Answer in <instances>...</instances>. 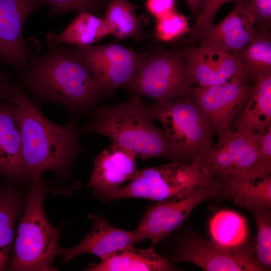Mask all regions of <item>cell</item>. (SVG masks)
I'll list each match as a JSON object with an SVG mask.
<instances>
[{
	"label": "cell",
	"mask_w": 271,
	"mask_h": 271,
	"mask_svg": "<svg viewBox=\"0 0 271 271\" xmlns=\"http://www.w3.org/2000/svg\"><path fill=\"white\" fill-rule=\"evenodd\" d=\"M13 103L20 129L25 174L33 182L47 171L64 172L79 151L77 128L73 123H54L17 86Z\"/></svg>",
	"instance_id": "obj_1"
},
{
	"label": "cell",
	"mask_w": 271,
	"mask_h": 271,
	"mask_svg": "<svg viewBox=\"0 0 271 271\" xmlns=\"http://www.w3.org/2000/svg\"><path fill=\"white\" fill-rule=\"evenodd\" d=\"M22 71L34 94L71 110L92 107L102 93L74 51L61 45L51 47L42 55H32Z\"/></svg>",
	"instance_id": "obj_2"
},
{
	"label": "cell",
	"mask_w": 271,
	"mask_h": 271,
	"mask_svg": "<svg viewBox=\"0 0 271 271\" xmlns=\"http://www.w3.org/2000/svg\"><path fill=\"white\" fill-rule=\"evenodd\" d=\"M155 119L151 105L143 103L142 96L133 94L124 102L96 108L82 130L105 136L144 160L163 157L180 162L163 130L155 125Z\"/></svg>",
	"instance_id": "obj_3"
},
{
	"label": "cell",
	"mask_w": 271,
	"mask_h": 271,
	"mask_svg": "<svg viewBox=\"0 0 271 271\" xmlns=\"http://www.w3.org/2000/svg\"><path fill=\"white\" fill-rule=\"evenodd\" d=\"M46 194L40 180L33 182L14 240L8 267L11 270H55L51 265L59 248V231L46 217Z\"/></svg>",
	"instance_id": "obj_4"
},
{
	"label": "cell",
	"mask_w": 271,
	"mask_h": 271,
	"mask_svg": "<svg viewBox=\"0 0 271 271\" xmlns=\"http://www.w3.org/2000/svg\"><path fill=\"white\" fill-rule=\"evenodd\" d=\"M151 105L180 162H197L210 152L215 131L190 93Z\"/></svg>",
	"instance_id": "obj_5"
},
{
	"label": "cell",
	"mask_w": 271,
	"mask_h": 271,
	"mask_svg": "<svg viewBox=\"0 0 271 271\" xmlns=\"http://www.w3.org/2000/svg\"><path fill=\"white\" fill-rule=\"evenodd\" d=\"M215 177L204 169L198 162L172 161L139 171L128 184L119 187L105 199L137 198L156 202L178 199Z\"/></svg>",
	"instance_id": "obj_6"
},
{
	"label": "cell",
	"mask_w": 271,
	"mask_h": 271,
	"mask_svg": "<svg viewBox=\"0 0 271 271\" xmlns=\"http://www.w3.org/2000/svg\"><path fill=\"white\" fill-rule=\"evenodd\" d=\"M194 85L182 52L159 51L145 56L127 87L133 94L165 103L190 93Z\"/></svg>",
	"instance_id": "obj_7"
},
{
	"label": "cell",
	"mask_w": 271,
	"mask_h": 271,
	"mask_svg": "<svg viewBox=\"0 0 271 271\" xmlns=\"http://www.w3.org/2000/svg\"><path fill=\"white\" fill-rule=\"evenodd\" d=\"M73 50L89 70L102 93L127 86L146 56L117 44L76 46Z\"/></svg>",
	"instance_id": "obj_8"
},
{
	"label": "cell",
	"mask_w": 271,
	"mask_h": 271,
	"mask_svg": "<svg viewBox=\"0 0 271 271\" xmlns=\"http://www.w3.org/2000/svg\"><path fill=\"white\" fill-rule=\"evenodd\" d=\"M218 135L217 144L197 161L209 173L221 178L242 177L254 172L268 174L260 165L251 133L230 129Z\"/></svg>",
	"instance_id": "obj_9"
},
{
	"label": "cell",
	"mask_w": 271,
	"mask_h": 271,
	"mask_svg": "<svg viewBox=\"0 0 271 271\" xmlns=\"http://www.w3.org/2000/svg\"><path fill=\"white\" fill-rule=\"evenodd\" d=\"M221 188L220 179L215 177L182 198L157 202L147 210L138 227L155 245L177 229L198 204L220 195Z\"/></svg>",
	"instance_id": "obj_10"
},
{
	"label": "cell",
	"mask_w": 271,
	"mask_h": 271,
	"mask_svg": "<svg viewBox=\"0 0 271 271\" xmlns=\"http://www.w3.org/2000/svg\"><path fill=\"white\" fill-rule=\"evenodd\" d=\"M173 260L190 262L207 271L266 270L258 262L253 250L244 245L226 247L202 238L183 242Z\"/></svg>",
	"instance_id": "obj_11"
},
{
	"label": "cell",
	"mask_w": 271,
	"mask_h": 271,
	"mask_svg": "<svg viewBox=\"0 0 271 271\" xmlns=\"http://www.w3.org/2000/svg\"><path fill=\"white\" fill-rule=\"evenodd\" d=\"M252 87L249 79H242L209 86L196 85L190 93L215 132L220 134L231 129Z\"/></svg>",
	"instance_id": "obj_12"
},
{
	"label": "cell",
	"mask_w": 271,
	"mask_h": 271,
	"mask_svg": "<svg viewBox=\"0 0 271 271\" xmlns=\"http://www.w3.org/2000/svg\"><path fill=\"white\" fill-rule=\"evenodd\" d=\"M46 5L43 0H0V59L20 71L32 56L24 39L28 17Z\"/></svg>",
	"instance_id": "obj_13"
},
{
	"label": "cell",
	"mask_w": 271,
	"mask_h": 271,
	"mask_svg": "<svg viewBox=\"0 0 271 271\" xmlns=\"http://www.w3.org/2000/svg\"><path fill=\"white\" fill-rule=\"evenodd\" d=\"M194 85L209 86L248 79L237 57L200 47L182 51Z\"/></svg>",
	"instance_id": "obj_14"
},
{
	"label": "cell",
	"mask_w": 271,
	"mask_h": 271,
	"mask_svg": "<svg viewBox=\"0 0 271 271\" xmlns=\"http://www.w3.org/2000/svg\"><path fill=\"white\" fill-rule=\"evenodd\" d=\"M229 14L197 39L201 48L236 55L253 38L256 29L245 0H235Z\"/></svg>",
	"instance_id": "obj_15"
},
{
	"label": "cell",
	"mask_w": 271,
	"mask_h": 271,
	"mask_svg": "<svg viewBox=\"0 0 271 271\" xmlns=\"http://www.w3.org/2000/svg\"><path fill=\"white\" fill-rule=\"evenodd\" d=\"M89 217L92 221V226L84 239L73 247L59 248L58 254L62 256L65 262L83 253L93 254L101 258L147 238L138 227L127 231L111 225L102 216L90 214Z\"/></svg>",
	"instance_id": "obj_16"
},
{
	"label": "cell",
	"mask_w": 271,
	"mask_h": 271,
	"mask_svg": "<svg viewBox=\"0 0 271 271\" xmlns=\"http://www.w3.org/2000/svg\"><path fill=\"white\" fill-rule=\"evenodd\" d=\"M137 157L134 152L121 145L113 144L108 146L95 157L88 187L95 195L105 199L136 176L139 172Z\"/></svg>",
	"instance_id": "obj_17"
},
{
	"label": "cell",
	"mask_w": 271,
	"mask_h": 271,
	"mask_svg": "<svg viewBox=\"0 0 271 271\" xmlns=\"http://www.w3.org/2000/svg\"><path fill=\"white\" fill-rule=\"evenodd\" d=\"M0 174L13 180L27 178L15 104L10 101H0Z\"/></svg>",
	"instance_id": "obj_18"
},
{
	"label": "cell",
	"mask_w": 271,
	"mask_h": 271,
	"mask_svg": "<svg viewBox=\"0 0 271 271\" xmlns=\"http://www.w3.org/2000/svg\"><path fill=\"white\" fill-rule=\"evenodd\" d=\"M221 193L239 207L253 209L271 207L270 174L256 172L242 177H219Z\"/></svg>",
	"instance_id": "obj_19"
},
{
	"label": "cell",
	"mask_w": 271,
	"mask_h": 271,
	"mask_svg": "<svg viewBox=\"0 0 271 271\" xmlns=\"http://www.w3.org/2000/svg\"><path fill=\"white\" fill-rule=\"evenodd\" d=\"M98 263L90 265V271H167L175 270L172 262L158 254L153 247L139 248L129 245L101 258Z\"/></svg>",
	"instance_id": "obj_20"
},
{
	"label": "cell",
	"mask_w": 271,
	"mask_h": 271,
	"mask_svg": "<svg viewBox=\"0 0 271 271\" xmlns=\"http://www.w3.org/2000/svg\"><path fill=\"white\" fill-rule=\"evenodd\" d=\"M251 91L234 120V130L249 134L271 125V74L256 78Z\"/></svg>",
	"instance_id": "obj_21"
},
{
	"label": "cell",
	"mask_w": 271,
	"mask_h": 271,
	"mask_svg": "<svg viewBox=\"0 0 271 271\" xmlns=\"http://www.w3.org/2000/svg\"><path fill=\"white\" fill-rule=\"evenodd\" d=\"M103 20L88 12H81L61 33H51L46 42L51 47L63 44L75 46L92 45L108 35Z\"/></svg>",
	"instance_id": "obj_22"
},
{
	"label": "cell",
	"mask_w": 271,
	"mask_h": 271,
	"mask_svg": "<svg viewBox=\"0 0 271 271\" xmlns=\"http://www.w3.org/2000/svg\"><path fill=\"white\" fill-rule=\"evenodd\" d=\"M249 80L271 74V37L269 31L256 30L253 38L237 54Z\"/></svg>",
	"instance_id": "obj_23"
},
{
	"label": "cell",
	"mask_w": 271,
	"mask_h": 271,
	"mask_svg": "<svg viewBox=\"0 0 271 271\" xmlns=\"http://www.w3.org/2000/svg\"><path fill=\"white\" fill-rule=\"evenodd\" d=\"M136 10L129 0H108L103 20L109 34L122 40L139 38L142 26Z\"/></svg>",
	"instance_id": "obj_24"
},
{
	"label": "cell",
	"mask_w": 271,
	"mask_h": 271,
	"mask_svg": "<svg viewBox=\"0 0 271 271\" xmlns=\"http://www.w3.org/2000/svg\"><path fill=\"white\" fill-rule=\"evenodd\" d=\"M209 228L213 240L224 246H242L247 237L245 218L233 211L217 212L211 219Z\"/></svg>",
	"instance_id": "obj_25"
},
{
	"label": "cell",
	"mask_w": 271,
	"mask_h": 271,
	"mask_svg": "<svg viewBox=\"0 0 271 271\" xmlns=\"http://www.w3.org/2000/svg\"><path fill=\"white\" fill-rule=\"evenodd\" d=\"M18 213V202L13 190H0V271L8 267Z\"/></svg>",
	"instance_id": "obj_26"
},
{
	"label": "cell",
	"mask_w": 271,
	"mask_h": 271,
	"mask_svg": "<svg viewBox=\"0 0 271 271\" xmlns=\"http://www.w3.org/2000/svg\"><path fill=\"white\" fill-rule=\"evenodd\" d=\"M257 228L256 257L266 270L271 268V216L270 209L250 210Z\"/></svg>",
	"instance_id": "obj_27"
},
{
	"label": "cell",
	"mask_w": 271,
	"mask_h": 271,
	"mask_svg": "<svg viewBox=\"0 0 271 271\" xmlns=\"http://www.w3.org/2000/svg\"><path fill=\"white\" fill-rule=\"evenodd\" d=\"M188 30L187 18L176 10L156 19L155 35L163 41L169 42L175 40Z\"/></svg>",
	"instance_id": "obj_28"
},
{
	"label": "cell",
	"mask_w": 271,
	"mask_h": 271,
	"mask_svg": "<svg viewBox=\"0 0 271 271\" xmlns=\"http://www.w3.org/2000/svg\"><path fill=\"white\" fill-rule=\"evenodd\" d=\"M49 6L48 15H57L72 12L95 13L105 5L106 0H43Z\"/></svg>",
	"instance_id": "obj_29"
},
{
	"label": "cell",
	"mask_w": 271,
	"mask_h": 271,
	"mask_svg": "<svg viewBox=\"0 0 271 271\" xmlns=\"http://www.w3.org/2000/svg\"><path fill=\"white\" fill-rule=\"evenodd\" d=\"M235 0H205L203 7L190 31V38H197L214 26V19L219 9L226 3Z\"/></svg>",
	"instance_id": "obj_30"
},
{
	"label": "cell",
	"mask_w": 271,
	"mask_h": 271,
	"mask_svg": "<svg viewBox=\"0 0 271 271\" xmlns=\"http://www.w3.org/2000/svg\"><path fill=\"white\" fill-rule=\"evenodd\" d=\"M256 30L269 31L271 23V0H245Z\"/></svg>",
	"instance_id": "obj_31"
},
{
	"label": "cell",
	"mask_w": 271,
	"mask_h": 271,
	"mask_svg": "<svg viewBox=\"0 0 271 271\" xmlns=\"http://www.w3.org/2000/svg\"><path fill=\"white\" fill-rule=\"evenodd\" d=\"M259 160L263 170L271 173V125L253 133Z\"/></svg>",
	"instance_id": "obj_32"
},
{
	"label": "cell",
	"mask_w": 271,
	"mask_h": 271,
	"mask_svg": "<svg viewBox=\"0 0 271 271\" xmlns=\"http://www.w3.org/2000/svg\"><path fill=\"white\" fill-rule=\"evenodd\" d=\"M175 0H147L146 7L156 19L175 10Z\"/></svg>",
	"instance_id": "obj_33"
},
{
	"label": "cell",
	"mask_w": 271,
	"mask_h": 271,
	"mask_svg": "<svg viewBox=\"0 0 271 271\" xmlns=\"http://www.w3.org/2000/svg\"><path fill=\"white\" fill-rule=\"evenodd\" d=\"M17 86L8 74L0 71V101L13 102Z\"/></svg>",
	"instance_id": "obj_34"
},
{
	"label": "cell",
	"mask_w": 271,
	"mask_h": 271,
	"mask_svg": "<svg viewBox=\"0 0 271 271\" xmlns=\"http://www.w3.org/2000/svg\"><path fill=\"white\" fill-rule=\"evenodd\" d=\"M185 1L192 15L195 18H197L201 12L205 0Z\"/></svg>",
	"instance_id": "obj_35"
}]
</instances>
